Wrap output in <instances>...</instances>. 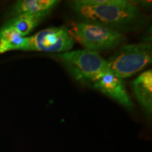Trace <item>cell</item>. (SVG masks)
I'll return each instance as SVG.
<instances>
[{"label":"cell","instance_id":"obj_1","mask_svg":"<svg viewBox=\"0 0 152 152\" xmlns=\"http://www.w3.org/2000/svg\"><path fill=\"white\" fill-rule=\"evenodd\" d=\"M69 4L83 21L102 25L122 34L140 30L147 22V16L132 1L75 0Z\"/></svg>","mask_w":152,"mask_h":152},{"label":"cell","instance_id":"obj_2","mask_svg":"<svg viewBox=\"0 0 152 152\" xmlns=\"http://www.w3.org/2000/svg\"><path fill=\"white\" fill-rule=\"evenodd\" d=\"M76 80L94 84L110 70L106 60L99 52L87 49L69 51L54 55Z\"/></svg>","mask_w":152,"mask_h":152},{"label":"cell","instance_id":"obj_3","mask_svg":"<svg viewBox=\"0 0 152 152\" xmlns=\"http://www.w3.org/2000/svg\"><path fill=\"white\" fill-rule=\"evenodd\" d=\"M106 61L110 71L120 79L132 77L151 63V44L141 42L124 45Z\"/></svg>","mask_w":152,"mask_h":152},{"label":"cell","instance_id":"obj_4","mask_svg":"<svg viewBox=\"0 0 152 152\" xmlns=\"http://www.w3.org/2000/svg\"><path fill=\"white\" fill-rule=\"evenodd\" d=\"M70 33L74 41L85 49L96 52L113 49L125 40L122 33L102 25L83 20L74 24Z\"/></svg>","mask_w":152,"mask_h":152},{"label":"cell","instance_id":"obj_5","mask_svg":"<svg viewBox=\"0 0 152 152\" xmlns=\"http://www.w3.org/2000/svg\"><path fill=\"white\" fill-rule=\"evenodd\" d=\"M74 44L75 41L67 27H51L26 37L23 51L60 54L71 51Z\"/></svg>","mask_w":152,"mask_h":152},{"label":"cell","instance_id":"obj_6","mask_svg":"<svg viewBox=\"0 0 152 152\" xmlns=\"http://www.w3.org/2000/svg\"><path fill=\"white\" fill-rule=\"evenodd\" d=\"M92 86L94 89L115 100L125 109L132 110L134 108V104L125 90L123 80L111 72L104 75L95 82Z\"/></svg>","mask_w":152,"mask_h":152},{"label":"cell","instance_id":"obj_7","mask_svg":"<svg viewBox=\"0 0 152 152\" xmlns=\"http://www.w3.org/2000/svg\"><path fill=\"white\" fill-rule=\"evenodd\" d=\"M134 96L148 115L152 112V71H146L140 74L132 82Z\"/></svg>","mask_w":152,"mask_h":152},{"label":"cell","instance_id":"obj_8","mask_svg":"<svg viewBox=\"0 0 152 152\" xmlns=\"http://www.w3.org/2000/svg\"><path fill=\"white\" fill-rule=\"evenodd\" d=\"M50 14L51 11H47L38 14L19 15L9 19L3 26L13 28L23 37H26L31 33Z\"/></svg>","mask_w":152,"mask_h":152},{"label":"cell","instance_id":"obj_9","mask_svg":"<svg viewBox=\"0 0 152 152\" xmlns=\"http://www.w3.org/2000/svg\"><path fill=\"white\" fill-rule=\"evenodd\" d=\"M58 3V0H20L13 6L9 15L13 18L19 15L51 11Z\"/></svg>","mask_w":152,"mask_h":152},{"label":"cell","instance_id":"obj_10","mask_svg":"<svg viewBox=\"0 0 152 152\" xmlns=\"http://www.w3.org/2000/svg\"><path fill=\"white\" fill-rule=\"evenodd\" d=\"M26 37L16 30L2 26L0 28V54L11 50H23Z\"/></svg>","mask_w":152,"mask_h":152},{"label":"cell","instance_id":"obj_11","mask_svg":"<svg viewBox=\"0 0 152 152\" xmlns=\"http://www.w3.org/2000/svg\"><path fill=\"white\" fill-rule=\"evenodd\" d=\"M136 7L140 6L142 8H151V1H132Z\"/></svg>","mask_w":152,"mask_h":152}]
</instances>
